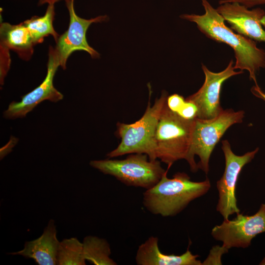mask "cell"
<instances>
[{
  "mask_svg": "<svg viewBox=\"0 0 265 265\" xmlns=\"http://www.w3.org/2000/svg\"><path fill=\"white\" fill-rule=\"evenodd\" d=\"M205 9L203 15L185 14L182 19L195 23L199 30L207 37L224 43L234 50L236 58L235 69L247 70L249 78L258 85L256 74L265 68V51L257 46L255 41L235 33L225 24V20L207 0H202Z\"/></svg>",
  "mask_w": 265,
  "mask_h": 265,
  "instance_id": "1",
  "label": "cell"
},
{
  "mask_svg": "<svg viewBox=\"0 0 265 265\" xmlns=\"http://www.w3.org/2000/svg\"><path fill=\"white\" fill-rule=\"evenodd\" d=\"M168 169L156 185L143 194L145 208L152 213L163 217L179 213L191 201L206 194L211 186L208 178L194 182L184 172H177L169 178Z\"/></svg>",
  "mask_w": 265,
  "mask_h": 265,
  "instance_id": "2",
  "label": "cell"
},
{
  "mask_svg": "<svg viewBox=\"0 0 265 265\" xmlns=\"http://www.w3.org/2000/svg\"><path fill=\"white\" fill-rule=\"evenodd\" d=\"M195 118L187 119L171 110L167 101L161 111L155 135L157 159L168 169L176 161L187 160L194 128Z\"/></svg>",
  "mask_w": 265,
  "mask_h": 265,
  "instance_id": "3",
  "label": "cell"
},
{
  "mask_svg": "<svg viewBox=\"0 0 265 265\" xmlns=\"http://www.w3.org/2000/svg\"><path fill=\"white\" fill-rule=\"evenodd\" d=\"M168 97L163 91L152 106L149 102L143 115L132 124L118 123L116 134L121 138L118 146L107 154L114 158L129 154H144L150 160H156L155 154V135L162 108Z\"/></svg>",
  "mask_w": 265,
  "mask_h": 265,
  "instance_id": "4",
  "label": "cell"
},
{
  "mask_svg": "<svg viewBox=\"0 0 265 265\" xmlns=\"http://www.w3.org/2000/svg\"><path fill=\"white\" fill-rule=\"evenodd\" d=\"M244 111L224 109L216 117L208 120L195 118L194 128L186 161L190 170L209 171V161L213 150L226 131L232 125L241 123Z\"/></svg>",
  "mask_w": 265,
  "mask_h": 265,
  "instance_id": "5",
  "label": "cell"
},
{
  "mask_svg": "<svg viewBox=\"0 0 265 265\" xmlns=\"http://www.w3.org/2000/svg\"><path fill=\"white\" fill-rule=\"evenodd\" d=\"M89 164L105 174L111 175L128 186L148 189L165 173L158 159L150 160L144 154L135 153L125 159L91 160Z\"/></svg>",
  "mask_w": 265,
  "mask_h": 265,
  "instance_id": "6",
  "label": "cell"
},
{
  "mask_svg": "<svg viewBox=\"0 0 265 265\" xmlns=\"http://www.w3.org/2000/svg\"><path fill=\"white\" fill-rule=\"evenodd\" d=\"M221 148L225 157V167L223 175L216 183L218 200L216 209L224 219H228L230 215L240 212L236 196L237 181L243 167L251 162L259 149L257 148L243 155L238 156L232 151L227 140L222 141Z\"/></svg>",
  "mask_w": 265,
  "mask_h": 265,
  "instance_id": "7",
  "label": "cell"
},
{
  "mask_svg": "<svg viewBox=\"0 0 265 265\" xmlns=\"http://www.w3.org/2000/svg\"><path fill=\"white\" fill-rule=\"evenodd\" d=\"M265 232V204H261L257 212L252 215L237 214L232 220L224 219L214 226L211 234L216 240L222 242L223 248L248 247L258 235Z\"/></svg>",
  "mask_w": 265,
  "mask_h": 265,
  "instance_id": "8",
  "label": "cell"
},
{
  "mask_svg": "<svg viewBox=\"0 0 265 265\" xmlns=\"http://www.w3.org/2000/svg\"><path fill=\"white\" fill-rule=\"evenodd\" d=\"M69 15V25L67 30L60 35L54 47L58 55L60 66L66 68V63L70 55L77 51L88 53L93 58L99 57L100 54L87 43L86 31L93 23L107 21V15H101L90 19L79 17L74 8V0L65 2Z\"/></svg>",
  "mask_w": 265,
  "mask_h": 265,
  "instance_id": "9",
  "label": "cell"
},
{
  "mask_svg": "<svg viewBox=\"0 0 265 265\" xmlns=\"http://www.w3.org/2000/svg\"><path fill=\"white\" fill-rule=\"evenodd\" d=\"M234 61L230 60L223 71L214 73L211 71L205 65L202 68L205 80L202 87L195 93L188 96L186 100L193 103L197 107V118L208 120L218 116L224 109L220 105L221 87L225 81L230 78L243 73L236 71Z\"/></svg>",
  "mask_w": 265,
  "mask_h": 265,
  "instance_id": "10",
  "label": "cell"
},
{
  "mask_svg": "<svg viewBox=\"0 0 265 265\" xmlns=\"http://www.w3.org/2000/svg\"><path fill=\"white\" fill-rule=\"evenodd\" d=\"M58 55L54 48L50 46L47 63V73L41 84L22 97L19 102L13 101L4 112V117L9 119L23 118L40 103L44 100L57 102L63 99V95L53 86V80L58 67Z\"/></svg>",
  "mask_w": 265,
  "mask_h": 265,
  "instance_id": "11",
  "label": "cell"
},
{
  "mask_svg": "<svg viewBox=\"0 0 265 265\" xmlns=\"http://www.w3.org/2000/svg\"><path fill=\"white\" fill-rule=\"evenodd\" d=\"M216 9L233 30L256 42H265V11L263 9L249 10L238 2H226Z\"/></svg>",
  "mask_w": 265,
  "mask_h": 265,
  "instance_id": "12",
  "label": "cell"
},
{
  "mask_svg": "<svg viewBox=\"0 0 265 265\" xmlns=\"http://www.w3.org/2000/svg\"><path fill=\"white\" fill-rule=\"evenodd\" d=\"M56 234L54 221L51 219L40 237L26 241L22 250L8 254L32 259L39 265H55L60 243Z\"/></svg>",
  "mask_w": 265,
  "mask_h": 265,
  "instance_id": "13",
  "label": "cell"
},
{
  "mask_svg": "<svg viewBox=\"0 0 265 265\" xmlns=\"http://www.w3.org/2000/svg\"><path fill=\"white\" fill-rule=\"evenodd\" d=\"M157 237L151 236L140 244L135 255V262L138 265H201L197 259L198 255H193L188 248L181 255L162 253L158 245Z\"/></svg>",
  "mask_w": 265,
  "mask_h": 265,
  "instance_id": "14",
  "label": "cell"
},
{
  "mask_svg": "<svg viewBox=\"0 0 265 265\" xmlns=\"http://www.w3.org/2000/svg\"><path fill=\"white\" fill-rule=\"evenodd\" d=\"M0 46L15 52L23 60L31 57L35 46L31 36L23 23L11 25L2 22L0 26Z\"/></svg>",
  "mask_w": 265,
  "mask_h": 265,
  "instance_id": "15",
  "label": "cell"
},
{
  "mask_svg": "<svg viewBox=\"0 0 265 265\" xmlns=\"http://www.w3.org/2000/svg\"><path fill=\"white\" fill-rule=\"evenodd\" d=\"M54 4H48L44 15L33 16L23 22L29 31L34 45L41 43L45 37L52 36L56 42L59 37L53 27Z\"/></svg>",
  "mask_w": 265,
  "mask_h": 265,
  "instance_id": "16",
  "label": "cell"
},
{
  "mask_svg": "<svg viewBox=\"0 0 265 265\" xmlns=\"http://www.w3.org/2000/svg\"><path fill=\"white\" fill-rule=\"evenodd\" d=\"M83 256L85 260L95 265H116L110 257L111 249L107 241L96 236H87L83 240Z\"/></svg>",
  "mask_w": 265,
  "mask_h": 265,
  "instance_id": "17",
  "label": "cell"
},
{
  "mask_svg": "<svg viewBox=\"0 0 265 265\" xmlns=\"http://www.w3.org/2000/svg\"><path fill=\"white\" fill-rule=\"evenodd\" d=\"M83 243L77 238L60 241L56 257L57 265H85Z\"/></svg>",
  "mask_w": 265,
  "mask_h": 265,
  "instance_id": "18",
  "label": "cell"
},
{
  "mask_svg": "<svg viewBox=\"0 0 265 265\" xmlns=\"http://www.w3.org/2000/svg\"><path fill=\"white\" fill-rule=\"evenodd\" d=\"M9 50L0 46V84H3L4 79L10 65V57L9 55Z\"/></svg>",
  "mask_w": 265,
  "mask_h": 265,
  "instance_id": "19",
  "label": "cell"
},
{
  "mask_svg": "<svg viewBox=\"0 0 265 265\" xmlns=\"http://www.w3.org/2000/svg\"><path fill=\"white\" fill-rule=\"evenodd\" d=\"M197 111L196 106L193 103L186 100L182 106L176 113L184 118L193 119L196 117Z\"/></svg>",
  "mask_w": 265,
  "mask_h": 265,
  "instance_id": "20",
  "label": "cell"
},
{
  "mask_svg": "<svg viewBox=\"0 0 265 265\" xmlns=\"http://www.w3.org/2000/svg\"><path fill=\"white\" fill-rule=\"evenodd\" d=\"M228 250L223 247L215 246L211 250L207 259L202 263V265L220 264L221 255L228 252Z\"/></svg>",
  "mask_w": 265,
  "mask_h": 265,
  "instance_id": "21",
  "label": "cell"
},
{
  "mask_svg": "<svg viewBox=\"0 0 265 265\" xmlns=\"http://www.w3.org/2000/svg\"><path fill=\"white\" fill-rule=\"evenodd\" d=\"M184 98L177 94H174L167 98V105L172 111L177 112L185 102Z\"/></svg>",
  "mask_w": 265,
  "mask_h": 265,
  "instance_id": "22",
  "label": "cell"
},
{
  "mask_svg": "<svg viewBox=\"0 0 265 265\" xmlns=\"http://www.w3.org/2000/svg\"><path fill=\"white\" fill-rule=\"evenodd\" d=\"M218 2L219 4L226 2H238L249 8L257 5L265 4V0H220Z\"/></svg>",
  "mask_w": 265,
  "mask_h": 265,
  "instance_id": "23",
  "label": "cell"
},
{
  "mask_svg": "<svg viewBox=\"0 0 265 265\" xmlns=\"http://www.w3.org/2000/svg\"><path fill=\"white\" fill-rule=\"evenodd\" d=\"M251 92L256 97L265 102V92L259 86L254 85L251 88Z\"/></svg>",
  "mask_w": 265,
  "mask_h": 265,
  "instance_id": "24",
  "label": "cell"
},
{
  "mask_svg": "<svg viewBox=\"0 0 265 265\" xmlns=\"http://www.w3.org/2000/svg\"><path fill=\"white\" fill-rule=\"evenodd\" d=\"M62 0H64L65 1V2H66L70 0H39L38 2V5L41 6L45 4H48V5L54 4L55 3Z\"/></svg>",
  "mask_w": 265,
  "mask_h": 265,
  "instance_id": "25",
  "label": "cell"
},
{
  "mask_svg": "<svg viewBox=\"0 0 265 265\" xmlns=\"http://www.w3.org/2000/svg\"><path fill=\"white\" fill-rule=\"evenodd\" d=\"M260 265H265V258H264L261 262L260 263Z\"/></svg>",
  "mask_w": 265,
  "mask_h": 265,
  "instance_id": "26",
  "label": "cell"
}]
</instances>
